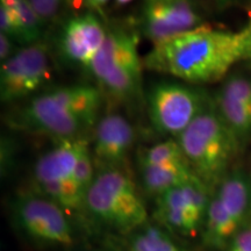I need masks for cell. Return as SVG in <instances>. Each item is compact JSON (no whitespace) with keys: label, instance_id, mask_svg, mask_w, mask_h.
Segmentation results:
<instances>
[{"label":"cell","instance_id":"obj_1","mask_svg":"<svg viewBox=\"0 0 251 251\" xmlns=\"http://www.w3.org/2000/svg\"><path fill=\"white\" fill-rule=\"evenodd\" d=\"M247 28L215 30L202 26L157 43L143 59V68L188 83H213L244 59Z\"/></svg>","mask_w":251,"mask_h":251},{"label":"cell","instance_id":"obj_2","mask_svg":"<svg viewBox=\"0 0 251 251\" xmlns=\"http://www.w3.org/2000/svg\"><path fill=\"white\" fill-rule=\"evenodd\" d=\"M100 91L90 85L58 87L31 99L17 117L19 126L59 140L76 139L96 121Z\"/></svg>","mask_w":251,"mask_h":251},{"label":"cell","instance_id":"obj_3","mask_svg":"<svg viewBox=\"0 0 251 251\" xmlns=\"http://www.w3.org/2000/svg\"><path fill=\"white\" fill-rule=\"evenodd\" d=\"M177 140L194 174L207 185L222 180L238 146L214 107L206 108Z\"/></svg>","mask_w":251,"mask_h":251},{"label":"cell","instance_id":"obj_4","mask_svg":"<svg viewBox=\"0 0 251 251\" xmlns=\"http://www.w3.org/2000/svg\"><path fill=\"white\" fill-rule=\"evenodd\" d=\"M85 208L107 227L129 233L142 228L148 212L131 178L120 168H103L85 197Z\"/></svg>","mask_w":251,"mask_h":251},{"label":"cell","instance_id":"obj_5","mask_svg":"<svg viewBox=\"0 0 251 251\" xmlns=\"http://www.w3.org/2000/svg\"><path fill=\"white\" fill-rule=\"evenodd\" d=\"M137 47L136 34L120 28L113 29L108 31L87 68L102 89L114 98L131 99L141 93L143 62Z\"/></svg>","mask_w":251,"mask_h":251},{"label":"cell","instance_id":"obj_6","mask_svg":"<svg viewBox=\"0 0 251 251\" xmlns=\"http://www.w3.org/2000/svg\"><path fill=\"white\" fill-rule=\"evenodd\" d=\"M84 139L59 140L36 162L34 177L42 196L57 203L68 214L85 208V198L75 180L80 152L87 146Z\"/></svg>","mask_w":251,"mask_h":251},{"label":"cell","instance_id":"obj_7","mask_svg":"<svg viewBox=\"0 0 251 251\" xmlns=\"http://www.w3.org/2000/svg\"><path fill=\"white\" fill-rule=\"evenodd\" d=\"M208 107L201 91L177 81H159L148 92L150 121L161 134L178 137Z\"/></svg>","mask_w":251,"mask_h":251},{"label":"cell","instance_id":"obj_8","mask_svg":"<svg viewBox=\"0 0 251 251\" xmlns=\"http://www.w3.org/2000/svg\"><path fill=\"white\" fill-rule=\"evenodd\" d=\"M14 216L24 234L41 246L67 248L75 242L68 213L42 194L19 198Z\"/></svg>","mask_w":251,"mask_h":251},{"label":"cell","instance_id":"obj_9","mask_svg":"<svg viewBox=\"0 0 251 251\" xmlns=\"http://www.w3.org/2000/svg\"><path fill=\"white\" fill-rule=\"evenodd\" d=\"M209 202L208 185L196 175L186 184L157 197V213L171 229L193 236L205 222Z\"/></svg>","mask_w":251,"mask_h":251},{"label":"cell","instance_id":"obj_10","mask_svg":"<svg viewBox=\"0 0 251 251\" xmlns=\"http://www.w3.org/2000/svg\"><path fill=\"white\" fill-rule=\"evenodd\" d=\"M50 79V64L47 48L34 43L18 50L1 63L0 97L2 102L26 98Z\"/></svg>","mask_w":251,"mask_h":251},{"label":"cell","instance_id":"obj_11","mask_svg":"<svg viewBox=\"0 0 251 251\" xmlns=\"http://www.w3.org/2000/svg\"><path fill=\"white\" fill-rule=\"evenodd\" d=\"M201 23L190 0H147L142 11L143 34L153 46L202 26Z\"/></svg>","mask_w":251,"mask_h":251},{"label":"cell","instance_id":"obj_12","mask_svg":"<svg viewBox=\"0 0 251 251\" xmlns=\"http://www.w3.org/2000/svg\"><path fill=\"white\" fill-rule=\"evenodd\" d=\"M107 31L97 15L85 13L69 19L59 40L61 52L69 62L89 68L105 42Z\"/></svg>","mask_w":251,"mask_h":251},{"label":"cell","instance_id":"obj_13","mask_svg":"<svg viewBox=\"0 0 251 251\" xmlns=\"http://www.w3.org/2000/svg\"><path fill=\"white\" fill-rule=\"evenodd\" d=\"M135 131L127 119L120 114H108L97 124L92 156L103 168H119L129 155Z\"/></svg>","mask_w":251,"mask_h":251},{"label":"cell","instance_id":"obj_14","mask_svg":"<svg viewBox=\"0 0 251 251\" xmlns=\"http://www.w3.org/2000/svg\"><path fill=\"white\" fill-rule=\"evenodd\" d=\"M216 197L241 229L251 212V184L243 172L234 171L222 178Z\"/></svg>","mask_w":251,"mask_h":251},{"label":"cell","instance_id":"obj_15","mask_svg":"<svg viewBox=\"0 0 251 251\" xmlns=\"http://www.w3.org/2000/svg\"><path fill=\"white\" fill-rule=\"evenodd\" d=\"M146 190L157 197L171 188L186 184L196 176L188 163L140 165Z\"/></svg>","mask_w":251,"mask_h":251},{"label":"cell","instance_id":"obj_16","mask_svg":"<svg viewBox=\"0 0 251 251\" xmlns=\"http://www.w3.org/2000/svg\"><path fill=\"white\" fill-rule=\"evenodd\" d=\"M218 112L237 141L251 134V106L220 92L216 98Z\"/></svg>","mask_w":251,"mask_h":251},{"label":"cell","instance_id":"obj_17","mask_svg":"<svg viewBox=\"0 0 251 251\" xmlns=\"http://www.w3.org/2000/svg\"><path fill=\"white\" fill-rule=\"evenodd\" d=\"M2 1L11 5L17 12L19 20H20L21 34H23V42L21 43L26 46L37 43L41 36L42 20L36 14L29 0H2Z\"/></svg>","mask_w":251,"mask_h":251},{"label":"cell","instance_id":"obj_18","mask_svg":"<svg viewBox=\"0 0 251 251\" xmlns=\"http://www.w3.org/2000/svg\"><path fill=\"white\" fill-rule=\"evenodd\" d=\"M172 163H188L178 140H166L147 149L141 156L140 165L172 164Z\"/></svg>","mask_w":251,"mask_h":251},{"label":"cell","instance_id":"obj_19","mask_svg":"<svg viewBox=\"0 0 251 251\" xmlns=\"http://www.w3.org/2000/svg\"><path fill=\"white\" fill-rule=\"evenodd\" d=\"M133 251H181L174 241L159 228H144L135 236L131 243Z\"/></svg>","mask_w":251,"mask_h":251},{"label":"cell","instance_id":"obj_20","mask_svg":"<svg viewBox=\"0 0 251 251\" xmlns=\"http://www.w3.org/2000/svg\"><path fill=\"white\" fill-rule=\"evenodd\" d=\"M96 175L97 174L94 172V159L89 144H87L83 149V151L80 152L76 169H75V180H76L77 186L84 198L86 197L87 191L92 185Z\"/></svg>","mask_w":251,"mask_h":251},{"label":"cell","instance_id":"obj_21","mask_svg":"<svg viewBox=\"0 0 251 251\" xmlns=\"http://www.w3.org/2000/svg\"><path fill=\"white\" fill-rule=\"evenodd\" d=\"M0 28L1 33L19 42H23L20 20L15 9L7 2L0 0Z\"/></svg>","mask_w":251,"mask_h":251},{"label":"cell","instance_id":"obj_22","mask_svg":"<svg viewBox=\"0 0 251 251\" xmlns=\"http://www.w3.org/2000/svg\"><path fill=\"white\" fill-rule=\"evenodd\" d=\"M221 92H224L231 98L240 100L247 105L251 106V79L248 77L234 75L229 77L222 86Z\"/></svg>","mask_w":251,"mask_h":251},{"label":"cell","instance_id":"obj_23","mask_svg":"<svg viewBox=\"0 0 251 251\" xmlns=\"http://www.w3.org/2000/svg\"><path fill=\"white\" fill-rule=\"evenodd\" d=\"M69 0H29L41 20H50L58 13L62 6Z\"/></svg>","mask_w":251,"mask_h":251},{"label":"cell","instance_id":"obj_24","mask_svg":"<svg viewBox=\"0 0 251 251\" xmlns=\"http://www.w3.org/2000/svg\"><path fill=\"white\" fill-rule=\"evenodd\" d=\"M226 251H251V227H244L226 247Z\"/></svg>","mask_w":251,"mask_h":251},{"label":"cell","instance_id":"obj_25","mask_svg":"<svg viewBox=\"0 0 251 251\" xmlns=\"http://www.w3.org/2000/svg\"><path fill=\"white\" fill-rule=\"evenodd\" d=\"M13 43L14 40L12 37L1 33V35H0V61L1 63L7 61L17 52Z\"/></svg>","mask_w":251,"mask_h":251},{"label":"cell","instance_id":"obj_26","mask_svg":"<svg viewBox=\"0 0 251 251\" xmlns=\"http://www.w3.org/2000/svg\"><path fill=\"white\" fill-rule=\"evenodd\" d=\"M108 0H84L86 6H89L91 9L98 12V13H102L103 6L107 4Z\"/></svg>","mask_w":251,"mask_h":251},{"label":"cell","instance_id":"obj_27","mask_svg":"<svg viewBox=\"0 0 251 251\" xmlns=\"http://www.w3.org/2000/svg\"><path fill=\"white\" fill-rule=\"evenodd\" d=\"M247 28V41H246V52H244V59L251 61V20L246 26Z\"/></svg>","mask_w":251,"mask_h":251},{"label":"cell","instance_id":"obj_28","mask_svg":"<svg viewBox=\"0 0 251 251\" xmlns=\"http://www.w3.org/2000/svg\"><path fill=\"white\" fill-rule=\"evenodd\" d=\"M216 4H218L219 6H229L231 4H235V2L240 1V0H215Z\"/></svg>","mask_w":251,"mask_h":251},{"label":"cell","instance_id":"obj_29","mask_svg":"<svg viewBox=\"0 0 251 251\" xmlns=\"http://www.w3.org/2000/svg\"><path fill=\"white\" fill-rule=\"evenodd\" d=\"M130 1H133V0H114V4L117 6H124L129 4Z\"/></svg>","mask_w":251,"mask_h":251}]
</instances>
